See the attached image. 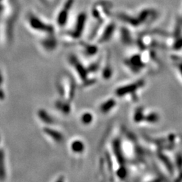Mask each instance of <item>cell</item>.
Here are the masks:
<instances>
[{
  "instance_id": "1",
  "label": "cell",
  "mask_w": 182,
  "mask_h": 182,
  "mask_svg": "<svg viewBox=\"0 0 182 182\" xmlns=\"http://www.w3.org/2000/svg\"><path fill=\"white\" fill-rule=\"evenodd\" d=\"M73 2L74 0H68V1L66 2L65 6H64V8L63 9L62 11L60 12V14H59L57 18V22L59 25H60L61 27H62L63 25L65 24L66 21H67L68 11V10L71 8V7L73 4Z\"/></svg>"
},
{
  "instance_id": "2",
  "label": "cell",
  "mask_w": 182,
  "mask_h": 182,
  "mask_svg": "<svg viewBox=\"0 0 182 182\" xmlns=\"http://www.w3.org/2000/svg\"><path fill=\"white\" fill-rule=\"evenodd\" d=\"M43 132L46 136L55 142H60L63 140V136L60 132H57L55 129H52L51 127H45Z\"/></svg>"
},
{
  "instance_id": "3",
  "label": "cell",
  "mask_w": 182,
  "mask_h": 182,
  "mask_svg": "<svg viewBox=\"0 0 182 182\" xmlns=\"http://www.w3.org/2000/svg\"><path fill=\"white\" fill-rule=\"evenodd\" d=\"M86 22V14H84V13H82L79 16L78 20H77L76 23V27L75 30H74V36L75 37H79L82 32H83V30L84 29V24H85Z\"/></svg>"
},
{
  "instance_id": "4",
  "label": "cell",
  "mask_w": 182,
  "mask_h": 182,
  "mask_svg": "<svg viewBox=\"0 0 182 182\" xmlns=\"http://www.w3.org/2000/svg\"><path fill=\"white\" fill-rule=\"evenodd\" d=\"M6 163L4 151L0 149V180H4L6 176Z\"/></svg>"
},
{
  "instance_id": "5",
  "label": "cell",
  "mask_w": 182,
  "mask_h": 182,
  "mask_svg": "<svg viewBox=\"0 0 182 182\" xmlns=\"http://www.w3.org/2000/svg\"><path fill=\"white\" fill-rule=\"evenodd\" d=\"M71 150L75 153H82L84 149L83 142L80 140H74L71 145Z\"/></svg>"
},
{
  "instance_id": "6",
  "label": "cell",
  "mask_w": 182,
  "mask_h": 182,
  "mask_svg": "<svg viewBox=\"0 0 182 182\" xmlns=\"http://www.w3.org/2000/svg\"><path fill=\"white\" fill-rule=\"evenodd\" d=\"M38 115L39 119L41 120L43 122H45V124H51L53 122V120L51 118L49 114H48L45 110H40V111H38Z\"/></svg>"
},
{
  "instance_id": "7",
  "label": "cell",
  "mask_w": 182,
  "mask_h": 182,
  "mask_svg": "<svg viewBox=\"0 0 182 182\" xmlns=\"http://www.w3.org/2000/svg\"><path fill=\"white\" fill-rule=\"evenodd\" d=\"M93 115H91L90 113H86L83 115L82 116V122L84 124H91V122L93 121Z\"/></svg>"
},
{
  "instance_id": "8",
  "label": "cell",
  "mask_w": 182,
  "mask_h": 182,
  "mask_svg": "<svg viewBox=\"0 0 182 182\" xmlns=\"http://www.w3.org/2000/svg\"><path fill=\"white\" fill-rule=\"evenodd\" d=\"M113 105H114V101H113V100H111V101H109V102H105V103L102 104L101 106L102 113L109 111V110L112 108Z\"/></svg>"
},
{
  "instance_id": "9",
  "label": "cell",
  "mask_w": 182,
  "mask_h": 182,
  "mask_svg": "<svg viewBox=\"0 0 182 182\" xmlns=\"http://www.w3.org/2000/svg\"><path fill=\"white\" fill-rule=\"evenodd\" d=\"M113 28H114V25H109V27L107 28V29L104 32L102 39L107 40V38H109L110 37V36L111 35L113 32Z\"/></svg>"
},
{
  "instance_id": "10",
  "label": "cell",
  "mask_w": 182,
  "mask_h": 182,
  "mask_svg": "<svg viewBox=\"0 0 182 182\" xmlns=\"http://www.w3.org/2000/svg\"><path fill=\"white\" fill-rule=\"evenodd\" d=\"M175 47L177 49H179V48L182 47V38H181V39H179L178 41L175 43Z\"/></svg>"
},
{
  "instance_id": "11",
  "label": "cell",
  "mask_w": 182,
  "mask_h": 182,
  "mask_svg": "<svg viewBox=\"0 0 182 182\" xmlns=\"http://www.w3.org/2000/svg\"><path fill=\"white\" fill-rule=\"evenodd\" d=\"M2 83H3V78H2L1 72H0V86L1 85Z\"/></svg>"
}]
</instances>
